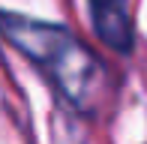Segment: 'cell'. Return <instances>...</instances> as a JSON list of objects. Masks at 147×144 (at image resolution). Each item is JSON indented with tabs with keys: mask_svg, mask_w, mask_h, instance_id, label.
I'll return each instance as SVG.
<instances>
[{
	"mask_svg": "<svg viewBox=\"0 0 147 144\" xmlns=\"http://www.w3.org/2000/svg\"><path fill=\"white\" fill-rule=\"evenodd\" d=\"M93 27L102 36V42L114 51L132 48V18L126 0H90Z\"/></svg>",
	"mask_w": 147,
	"mask_h": 144,
	"instance_id": "cell-2",
	"label": "cell"
},
{
	"mask_svg": "<svg viewBox=\"0 0 147 144\" xmlns=\"http://www.w3.org/2000/svg\"><path fill=\"white\" fill-rule=\"evenodd\" d=\"M0 33L24 57H30L57 84L60 93L72 99V105L87 108L90 102L99 99L102 66L63 27L42 24L33 18H18V15H0Z\"/></svg>",
	"mask_w": 147,
	"mask_h": 144,
	"instance_id": "cell-1",
	"label": "cell"
}]
</instances>
